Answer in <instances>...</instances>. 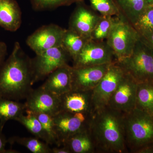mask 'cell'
Segmentation results:
<instances>
[{"label": "cell", "mask_w": 153, "mask_h": 153, "mask_svg": "<svg viewBox=\"0 0 153 153\" xmlns=\"http://www.w3.org/2000/svg\"><path fill=\"white\" fill-rule=\"evenodd\" d=\"M32 59L15 42L12 53L0 68V98L19 101L33 90Z\"/></svg>", "instance_id": "obj_1"}, {"label": "cell", "mask_w": 153, "mask_h": 153, "mask_svg": "<svg viewBox=\"0 0 153 153\" xmlns=\"http://www.w3.org/2000/svg\"><path fill=\"white\" fill-rule=\"evenodd\" d=\"M88 130L96 153H128L123 114L108 106L95 111L91 118Z\"/></svg>", "instance_id": "obj_2"}, {"label": "cell", "mask_w": 153, "mask_h": 153, "mask_svg": "<svg viewBox=\"0 0 153 153\" xmlns=\"http://www.w3.org/2000/svg\"><path fill=\"white\" fill-rule=\"evenodd\" d=\"M126 145L128 153H142L153 146V117L137 108L124 114Z\"/></svg>", "instance_id": "obj_3"}, {"label": "cell", "mask_w": 153, "mask_h": 153, "mask_svg": "<svg viewBox=\"0 0 153 153\" xmlns=\"http://www.w3.org/2000/svg\"><path fill=\"white\" fill-rule=\"evenodd\" d=\"M116 61L137 83L153 82V50L140 38L131 55Z\"/></svg>", "instance_id": "obj_4"}, {"label": "cell", "mask_w": 153, "mask_h": 153, "mask_svg": "<svg viewBox=\"0 0 153 153\" xmlns=\"http://www.w3.org/2000/svg\"><path fill=\"white\" fill-rule=\"evenodd\" d=\"M140 36L132 25L120 17L114 16L106 43L113 51L116 61L129 57L132 53Z\"/></svg>", "instance_id": "obj_5"}, {"label": "cell", "mask_w": 153, "mask_h": 153, "mask_svg": "<svg viewBox=\"0 0 153 153\" xmlns=\"http://www.w3.org/2000/svg\"><path fill=\"white\" fill-rule=\"evenodd\" d=\"M71 59L62 46L48 49L32 59L33 83L43 80L55 70L68 65Z\"/></svg>", "instance_id": "obj_6"}, {"label": "cell", "mask_w": 153, "mask_h": 153, "mask_svg": "<svg viewBox=\"0 0 153 153\" xmlns=\"http://www.w3.org/2000/svg\"><path fill=\"white\" fill-rule=\"evenodd\" d=\"M116 61L112 49L106 41L90 39L73 60V67L97 66L110 64Z\"/></svg>", "instance_id": "obj_7"}, {"label": "cell", "mask_w": 153, "mask_h": 153, "mask_svg": "<svg viewBox=\"0 0 153 153\" xmlns=\"http://www.w3.org/2000/svg\"><path fill=\"white\" fill-rule=\"evenodd\" d=\"M125 74V72L116 61L110 64L106 73L92 90L94 111L108 106L110 99Z\"/></svg>", "instance_id": "obj_8"}, {"label": "cell", "mask_w": 153, "mask_h": 153, "mask_svg": "<svg viewBox=\"0 0 153 153\" xmlns=\"http://www.w3.org/2000/svg\"><path fill=\"white\" fill-rule=\"evenodd\" d=\"M92 115L60 111L53 116L59 147L73 135L88 130Z\"/></svg>", "instance_id": "obj_9"}, {"label": "cell", "mask_w": 153, "mask_h": 153, "mask_svg": "<svg viewBox=\"0 0 153 153\" xmlns=\"http://www.w3.org/2000/svg\"><path fill=\"white\" fill-rule=\"evenodd\" d=\"M66 30L55 24L44 25L28 36L26 43L36 55H40L48 49L61 46Z\"/></svg>", "instance_id": "obj_10"}, {"label": "cell", "mask_w": 153, "mask_h": 153, "mask_svg": "<svg viewBox=\"0 0 153 153\" xmlns=\"http://www.w3.org/2000/svg\"><path fill=\"white\" fill-rule=\"evenodd\" d=\"M137 85V82L125 72L108 106L123 114L131 112L136 108Z\"/></svg>", "instance_id": "obj_11"}, {"label": "cell", "mask_w": 153, "mask_h": 153, "mask_svg": "<svg viewBox=\"0 0 153 153\" xmlns=\"http://www.w3.org/2000/svg\"><path fill=\"white\" fill-rule=\"evenodd\" d=\"M68 22V29L90 39L91 34L100 18L96 11L88 6L84 1L76 3Z\"/></svg>", "instance_id": "obj_12"}, {"label": "cell", "mask_w": 153, "mask_h": 153, "mask_svg": "<svg viewBox=\"0 0 153 153\" xmlns=\"http://www.w3.org/2000/svg\"><path fill=\"white\" fill-rule=\"evenodd\" d=\"M25 102L26 110L54 116L60 111L59 96L40 86L33 89Z\"/></svg>", "instance_id": "obj_13"}, {"label": "cell", "mask_w": 153, "mask_h": 153, "mask_svg": "<svg viewBox=\"0 0 153 153\" xmlns=\"http://www.w3.org/2000/svg\"><path fill=\"white\" fill-rule=\"evenodd\" d=\"M110 64L81 67L72 66V89L93 90L106 73Z\"/></svg>", "instance_id": "obj_14"}, {"label": "cell", "mask_w": 153, "mask_h": 153, "mask_svg": "<svg viewBox=\"0 0 153 153\" xmlns=\"http://www.w3.org/2000/svg\"><path fill=\"white\" fill-rule=\"evenodd\" d=\"M60 111L91 115L94 112L92 90L71 89L59 96Z\"/></svg>", "instance_id": "obj_15"}, {"label": "cell", "mask_w": 153, "mask_h": 153, "mask_svg": "<svg viewBox=\"0 0 153 153\" xmlns=\"http://www.w3.org/2000/svg\"><path fill=\"white\" fill-rule=\"evenodd\" d=\"M72 66L68 65L57 68L47 76L41 87L60 96L72 89Z\"/></svg>", "instance_id": "obj_16"}, {"label": "cell", "mask_w": 153, "mask_h": 153, "mask_svg": "<svg viewBox=\"0 0 153 153\" xmlns=\"http://www.w3.org/2000/svg\"><path fill=\"white\" fill-rule=\"evenodd\" d=\"M22 23V11L16 1L0 0V27L10 32H16Z\"/></svg>", "instance_id": "obj_17"}, {"label": "cell", "mask_w": 153, "mask_h": 153, "mask_svg": "<svg viewBox=\"0 0 153 153\" xmlns=\"http://www.w3.org/2000/svg\"><path fill=\"white\" fill-rule=\"evenodd\" d=\"M119 17L133 26L138 17L148 7L147 0H112Z\"/></svg>", "instance_id": "obj_18"}, {"label": "cell", "mask_w": 153, "mask_h": 153, "mask_svg": "<svg viewBox=\"0 0 153 153\" xmlns=\"http://www.w3.org/2000/svg\"><path fill=\"white\" fill-rule=\"evenodd\" d=\"M62 146L66 147L71 153H96L95 144L88 129L70 137Z\"/></svg>", "instance_id": "obj_19"}, {"label": "cell", "mask_w": 153, "mask_h": 153, "mask_svg": "<svg viewBox=\"0 0 153 153\" xmlns=\"http://www.w3.org/2000/svg\"><path fill=\"white\" fill-rule=\"evenodd\" d=\"M89 40L73 30L66 29L61 46L66 50L73 61Z\"/></svg>", "instance_id": "obj_20"}, {"label": "cell", "mask_w": 153, "mask_h": 153, "mask_svg": "<svg viewBox=\"0 0 153 153\" xmlns=\"http://www.w3.org/2000/svg\"><path fill=\"white\" fill-rule=\"evenodd\" d=\"M136 108L153 114V82L138 83Z\"/></svg>", "instance_id": "obj_21"}, {"label": "cell", "mask_w": 153, "mask_h": 153, "mask_svg": "<svg viewBox=\"0 0 153 153\" xmlns=\"http://www.w3.org/2000/svg\"><path fill=\"white\" fill-rule=\"evenodd\" d=\"M26 110L25 103L5 98H0V122L16 120Z\"/></svg>", "instance_id": "obj_22"}, {"label": "cell", "mask_w": 153, "mask_h": 153, "mask_svg": "<svg viewBox=\"0 0 153 153\" xmlns=\"http://www.w3.org/2000/svg\"><path fill=\"white\" fill-rule=\"evenodd\" d=\"M8 143L11 145L17 143L24 146L33 153H52L49 145L36 137L14 136L9 138Z\"/></svg>", "instance_id": "obj_23"}, {"label": "cell", "mask_w": 153, "mask_h": 153, "mask_svg": "<svg viewBox=\"0 0 153 153\" xmlns=\"http://www.w3.org/2000/svg\"><path fill=\"white\" fill-rule=\"evenodd\" d=\"M25 112L27 115L23 114L16 121L22 124L35 137L46 143V136L40 121L34 113L30 111L26 110Z\"/></svg>", "instance_id": "obj_24"}, {"label": "cell", "mask_w": 153, "mask_h": 153, "mask_svg": "<svg viewBox=\"0 0 153 153\" xmlns=\"http://www.w3.org/2000/svg\"><path fill=\"white\" fill-rule=\"evenodd\" d=\"M32 112L36 115L42 125L46 136V143L49 145H56L57 147H59L53 116L42 113Z\"/></svg>", "instance_id": "obj_25"}, {"label": "cell", "mask_w": 153, "mask_h": 153, "mask_svg": "<svg viewBox=\"0 0 153 153\" xmlns=\"http://www.w3.org/2000/svg\"><path fill=\"white\" fill-rule=\"evenodd\" d=\"M114 16L100 15V18L91 34L90 39L96 41L106 40L112 27Z\"/></svg>", "instance_id": "obj_26"}, {"label": "cell", "mask_w": 153, "mask_h": 153, "mask_svg": "<svg viewBox=\"0 0 153 153\" xmlns=\"http://www.w3.org/2000/svg\"><path fill=\"white\" fill-rule=\"evenodd\" d=\"M83 1L84 0H30V1L33 10L41 11L69 6Z\"/></svg>", "instance_id": "obj_27"}, {"label": "cell", "mask_w": 153, "mask_h": 153, "mask_svg": "<svg viewBox=\"0 0 153 153\" xmlns=\"http://www.w3.org/2000/svg\"><path fill=\"white\" fill-rule=\"evenodd\" d=\"M133 27L139 34L153 32V6L149 7L138 17Z\"/></svg>", "instance_id": "obj_28"}, {"label": "cell", "mask_w": 153, "mask_h": 153, "mask_svg": "<svg viewBox=\"0 0 153 153\" xmlns=\"http://www.w3.org/2000/svg\"><path fill=\"white\" fill-rule=\"evenodd\" d=\"M91 8L102 16H118L119 13L112 0H89Z\"/></svg>", "instance_id": "obj_29"}, {"label": "cell", "mask_w": 153, "mask_h": 153, "mask_svg": "<svg viewBox=\"0 0 153 153\" xmlns=\"http://www.w3.org/2000/svg\"><path fill=\"white\" fill-rule=\"evenodd\" d=\"M6 123L0 122V153H18V151L10 149H6L5 147L8 140L3 134V130Z\"/></svg>", "instance_id": "obj_30"}, {"label": "cell", "mask_w": 153, "mask_h": 153, "mask_svg": "<svg viewBox=\"0 0 153 153\" xmlns=\"http://www.w3.org/2000/svg\"><path fill=\"white\" fill-rule=\"evenodd\" d=\"M140 39L153 50V32L139 34Z\"/></svg>", "instance_id": "obj_31"}, {"label": "cell", "mask_w": 153, "mask_h": 153, "mask_svg": "<svg viewBox=\"0 0 153 153\" xmlns=\"http://www.w3.org/2000/svg\"><path fill=\"white\" fill-rule=\"evenodd\" d=\"M7 54V47L4 42L0 41V68L5 61L6 55Z\"/></svg>", "instance_id": "obj_32"}, {"label": "cell", "mask_w": 153, "mask_h": 153, "mask_svg": "<svg viewBox=\"0 0 153 153\" xmlns=\"http://www.w3.org/2000/svg\"><path fill=\"white\" fill-rule=\"evenodd\" d=\"M52 153H71L66 147L61 146L52 149Z\"/></svg>", "instance_id": "obj_33"}, {"label": "cell", "mask_w": 153, "mask_h": 153, "mask_svg": "<svg viewBox=\"0 0 153 153\" xmlns=\"http://www.w3.org/2000/svg\"><path fill=\"white\" fill-rule=\"evenodd\" d=\"M149 7L153 6V0H147Z\"/></svg>", "instance_id": "obj_34"}, {"label": "cell", "mask_w": 153, "mask_h": 153, "mask_svg": "<svg viewBox=\"0 0 153 153\" xmlns=\"http://www.w3.org/2000/svg\"><path fill=\"white\" fill-rule=\"evenodd\" d=\"M152 116L153 117V114L152 115Z\"/></svg>", "instance_id": "obj_35"}]
</instances>
